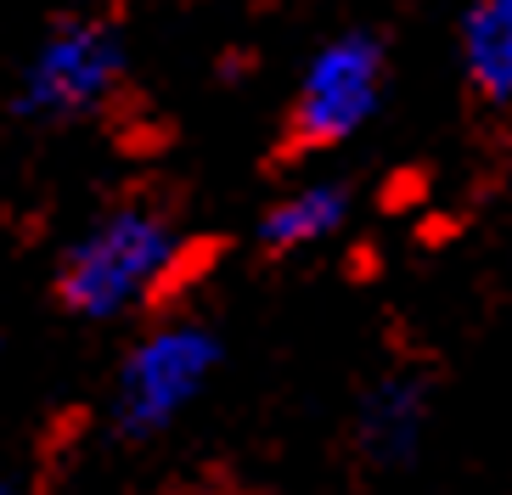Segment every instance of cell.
<instances>
[{
	"mask_svg": "<svg viewBox=\"0 0 512 495\" xmlns=\"http://www.w3.org/2000/svg\"><path fill=\"white\" fill-rule=\"evenodd\" d=\"M124 34L113 17L68 12L57 17L40 45L23 62L17 79V113L40 124H74L85 113H102L124 85Z\"/></svg>",
	"mask_w": 512,
	"mask_h": 495,
	"instance_id": "2",
	"label": "cell"
},
{
	"mask_svg": "<svg viewBox=\"0 0 512 495\" xmlns=\"http://www.w3.org/2000/svg\"><path fill=\"white\" fill-rule=\"evenodd\" d=\"M220 372V338L197 321H164L124 355L113 377V428L124 439H152L175 428Z\"/></svg>",
	"mask_w": 512,
	"mask_h": 495,
	"instance_id": "3",
	"label": "cell"
},
{
	"mask_svg": "<svg viewBox=\"0 0 512 495\" xmlns=\"http://www.w3.org/2000/svg\"><path fill=\"white\" fill-rule=\"evenodd\" d=\"M349 197L344 180H299L276 197L271 209L259 214V242L271 254H304V248H321L327 237H338L349 225Z\"/></svg>",
	"mask_w": 512,
	"mask_h": 495,
	"instance_id": "6",
	"label": "cell"
},
{
	"mask_svg": "<svg viewBox=\"0 0 512 495\" xmlns=\"http://www.w3.org/2000/svg\"><path fill=\"white\" fill-rule=\"evenodd\" d=\"M389 85V51L366 29L332 34L316 57L304 62L299 96L287 107V141L299 152L344 147L372 124L377 102Z\"/></svg>",
	"mask_w": 512,
	"mask_h": 495,
	"instance_id": "4",
	"label": "cell"
},
{
	"mask_svg": "<svg viewBox=\"0 0 512 495\" xmlns=\"http://www.w3.org/2000/svg\"><path fill=\"white\" fill-rule=\"evenodd\" d=\"M428 383L422 377H383L361 394L355 405V445H361L366 467H411L422 456V439H428Z\"/></svg>",
	"mask_w": 512,
	"mask_h": 495,
	"instance_id": "5",
	"label": "cell"
},
{
	"mask_svg": "<svg viewBox=\"0 0 512 495\" xmlns=\"http://www.w3.org/2000/svg\"><path fill=\"white\" fill-rule=\"evenodd\" d=\"M462 74L479 102H512V0H473L462 12Z\"/></svg>",
	"mask_w": 512,
	"mask_h": 495,
	"instance_id": "7",
	"label": "cell"
},
{
	"mask_svg": "<svg viewBox=\"0 0 512 495\" xmlns=\"http://www.w3.org/2000/svg\"><path fill=\"white\" fill-rule=\"evenodd\" d=\"M192 242L158 203H119L68 242L57 265V299L79 321H119L175 287Z\"/></svg>",
	"mask_w": 512,
	"mask_h": 495,
	"instance_id": "1",
	"label": "cell"
}]
</instances>
